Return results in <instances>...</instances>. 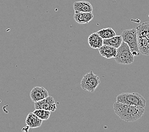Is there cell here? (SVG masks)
I'll return each mask as SVG.
<instances>
[{
    "label": "cell",
    "mask_w": 149,
    "mask_h": 132,
    "mask_svg": "<svg viewBox=\"0 0 149 132\" xmlns=\"http://www.w3.org/2000/svg\"><path fill=\"white\" fill-rule=\"evenodd\" d=\"M73 8L75 12H92L93 6L87 1H76L74 3Z\"/></svg>",
    "instance_id": "obj_10"
},
{
    "label": "cell",
    "mask_w": 149,
    "mask_h": 132,
    "mask_svg": "<svg viewBox=\"0 0 149 132\" xmlns=\"http://www.w3.org/2000/svg\"><path fill=\"white\" fill-rule=\"evenodd\" d=\"M117 51L118 53L114 57L117 63L123 65H128L134 62V55L126 43L123 41L119 47L117 48Z\"/></svg>",
    "instance_id": "obj_3"
},
{
    "label": "cell",
    "mask_w": 149,
    "mask_h": 132,
    "mask_svg": "<svg viewBox=\"0 0 149 132\" xmlns=\"http://www.w3.org/2000/svg\"><path fill=\"white\" fill-rule=\"evenodd\" d=\"M97 33L104 40V39L111 38L112 37L116 36V32L112 28H105V29H102L100 31H97Z\"/></svg>",
    "instance_id": "obj_15"
},
{
    "label": "cell",
    "mask_w": 149,
    "mask_h": 132,
    "mask_svg": "<svg viewBox=\"0 0 149 132\" xmlns=\"http://www.w3.org/2000/svg\"><path fill=\"white\" fill-rule=\"evenodd\" d=\"M137 37L142 38L149 41V22H145L136 27Z\"/></svg>",
    "instance_id": "obj_13"
},
{
    "label": "cell",
    "mask_w": 149,
    "mask_h": 132,
    "mask_svg": "<svg viewBox=\"0 0 149 132\" xmlns=\"http://www.w3.org/2000/svg\"><path fill=\"white\" fill-rule=\"evenodd\" d=\"M35 109H44L50 112H55L56 109V105L54 98L50 96L34 102Z\"/></svg>",
    "instance_id": "obj_6"
},
{
    "label": "cell",
    "mask_w": 149,
    "mask_h": 132,
    "mask_svg": "<svg viewBox=\"0 0 149 132\" xmlns=\"http://www.w3.org/2000/svg\"><path fill=\"white\" fill-rule=\"evenodd\" d=\"M26 123L27 125L31 128H35L40 127L41 125L42 120L38 117L34 112H30L26 117Z\"/></svg>",
    "instance_id": "obj_12"
},
{
    "label": "cell",
    "mask_w": 149,
    "mask_h": 132,
    "mask_svg": "<svg viewBox=\"0 0 149 132\" xmlns=\"http://www.w3.org/2000/svg\"><path fill=\"white\" fill-rule=\"evenodd\" d=\"M113 108L116 115L126 122H133L139 119L145 112L144 108L117 101L113 103Z\"/></svg>",
    "instance_id": "obj_1"
},
{
    "label": "cell",
    "mask_w": 149,
    "mask_h": 132,
    "mask_svg": "<svg viewBox=\"0 0 149 132\" xmlns=\"http://www.w3.org/2000/svg\"><path fill=\"white\" fill-rule=\"evenodd\" d=\"M94 18L92 12H75L74 19L76 22L80 24L89 23Z\"/></svg>",
    "instance_id": "obj_8"
},
{
    "label": "cell",
    "mask_w": 149,
    "mask_h": 132,
    "mask_svg": "<svg viewBox=\"0 0 149 132\" xmlns=\"http://www.w3.org/2000/svg\"><path fill=\"white\" fill-rule=\"evenodd\" d=\"M88 42L90 47L94 49H98L104 45L103 44V39L97 33L90 34L88 37Z\"/></svg>",
    "instance_id": "obj_11"
},
{
    "label": "cell",
    "mask_w": 149,
    "mask_h": 132,
    "mask_svg": "<svg viewBox=\"0 0 149 132\" xmlns=\"http://www.w3.org/2000/svg\"><path fill=\"white\" fill-rule=\"evenodd\" d=\"M29 128H31L29 126L27 125L26 126H24L23 128H22V131H28L29 130Z\"/></svg>",
    "instance_id": "obj_17"
},
{
    "label": "cell",
    "mask_w": 149,
    "mask_h": 132,
    "mask_svg": "<svg viewBox=\"0 0 149 132\" xmlns=\"http://www.w3.org/2000/svg\"><path fill=\"white\" fill-rule=\"evenodd\" d=\"M100 83V78L97 75L95 74L93 71H90L83 77L80 85L83 90L93 93L97 88Z\"/></svg>",
    "instance_id": "obj_5"
},
{
    "label": "cell",
    "mask_w": 149,
    "mask_h": 132,
    "mask_svg": "<svg viewBox=\"0 0 149 132\" xmlns=\"http://www.w3.org/2000/svg\"><path fill=\"white\" fill-rule=\"evenodd\" d=\"M123 38L121 35L120 36H115L111 38L104 39L103 40V44L113 46L116 48H119L123 43Z\"/></svg>",
    "instance_id": "obj_14"
},
{
    "label": "cell",
    "mask_w": 149,
    "mask_h": 132,
    "mask_svg": "<svg viewBox=\"0 0 149 132\" xmlns=\"http://www.w3.org/2000/svg\"><path fill=\"white\" fill-rule=\"evenodd\" d=\"M123 41L128 45L129 47L134 56L140 54L138 45L137 31L136 29H130L123 31L121 34Z\"/></svg>",
    "instance_id": "obj_4"
},
{
    "label": "cell",
    "mask_w": 149,
    "mask_h": 132,
    "mask_svg": "<svg viewBox=\"0 0 149 132\" xmlns=\"http://www.w3.org/2000/svg\"><path fill=\"white\" fill-rule=\"evenodd\" d=\"M48 96V92L47 89L42 87H34L30 93L31 98L34 102L40 101Z\"/></svg>",
    "instance_id": "obj_7"
},
{
    "label": "cell",
    "mask_w": 149,
    "mask_h": 132,
    "mask_svg": "<svg viewBox=\"0 0 149 132\" xmlns=\"http://www.w3.org/2000/svg\"><path fill=\"white\" fill-rule=\"evenodd\" d=\"M33 112L42 121L48 119L51 114L50 111L44 109H35Z\"/></svg>",
    "instance_id": "obj_16"
},
{
    "label": "cell",
    "mask_w": 149,
    "mask_h": 132,
    "mask_svg": "<svg viewBox=\"0 0 149 132\" xmlns=\"http://www.w3.org/2000/svg\"><path fill=\"white\" fill-rule=\"evenodd\" d=\"M117 102L145 108L146 101L138 93H122L117 97Z\"/></svg>",
    "instance_id": "obj_2"
},
{
    "label": "cell",
    "mask_w": 149,
    "mask_h": 132,
    "mask_svg": "<svg viewBox=\"0 0 149 132\" xmlns=\"http://www.w3.org/2000/svg\"><path fill=\"white\" fill-rule=\"evenodd\" d=\"M100 54L106 59L114 58L117 55V48L106 45H103L100 48H98Z\"/></svg>",
    "instance_id": "obj_9"
}]
</instances>
